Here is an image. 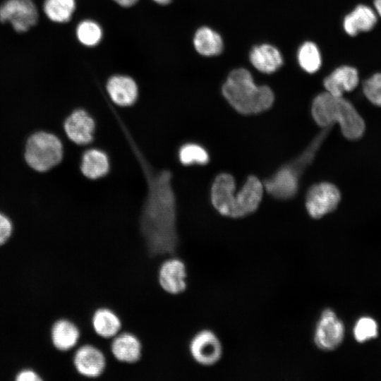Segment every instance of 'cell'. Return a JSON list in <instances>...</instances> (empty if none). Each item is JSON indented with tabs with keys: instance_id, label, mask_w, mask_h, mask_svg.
<instances>
[{
	"instance_id": "44dd1931",
	"label": "cell",
	"mask_w": 381,
	"mask_h": 381,
	"mask_svg": "<svg viewBox=\"0 0 381 381\" xmlns=\"http://www.w3.org/2000/svg\"><path fill=\"white\" fill-rule=\"evenodd\" d=\"M109 160L105 153L97 149L87 150L83 155L80 169L85 176L97 179L109 170Z\"/></svg>"
},
{
	"instance_id": "3957f363",
	"label": "cell",
	"mask_w": 381,
	"mask_h": 381,
	"mask_svg": "<svg viewBox=\"0 0 381 381\" xmlns=\"http://www.w3.org/2000/svg\"><path fill=\"white\" fill-rule=\"evenodd\" d=\"M312 115L315 122L322 127L337 122L342 134L349 140H358L365 132L363 119L343 96H334L327 92L318 95L313 102Z\"/></svg>"
},
{
	"instance_id": "277c9868",
	"label": "cell",
	"mask_w": 381,
	"mask_h": 381,
	"mask_svg": "<svg viewBox=\"0 0 381 381\" xmlns=\"http://www.w3.org/2000/svg\"><path fill=\"white\" fill-rule=\"evenodd\" d=\"M222 93L229 103L243 114L267 110L274 102L271 89L256 85L250 72L242 68L231 72L222 87Z\"/></svg>"
},
{
	"instance_id": "f546056e",
	"label": "cell",
	"mask_w": 381,
	"mask_h": 381,
	"mask_svg": "<svg viewBox=\"0 0 381 381\" xmlns=\"http://www.w3.org/2000/svg\"><path fill=\"white\" fill-rule=\"evenodd\" d=\"M18 381H39L41 379L32 370H22L16 377Z\"/></svg>"
},
{
	"instance_id": "e0dca14e",
	"label": "cell",
	"mask_w": 381,
	"mask_h": 381,
	"mask_svg": "<svg viewBox=\"0 0 381 381\" xmlns=\"http://www.w3.org/2000/svg\"><path fill=\"white\" fill-rule=\"evenodd\" d=\"M107 90L111 100L122 107L133 104L138 94L135 81L123 75L111 76L107 81Z\"/></svg>"
},
{
	"instance_id": "ba28073f",
	"label": "cell",
	"mask_w": 381,
	"mask_h": 381,
	"mask_svg": "<svg viewBox=\"0 0 381 381\" xmlns=\"http://www.w3.org/2000/svg\"><path fill=\"white\" fill-rule=\"evenodd\" d=\"M157 282L163 291L171 296L184 293L188 287V270L185 262L174 255L159 265Z\"/></svg>"
},
{
	"instance_id": "52a82bcc",
	"label": "cell",
	"mask_w": 381,
	"mask_h": 381,
	"mask_svg": "<svg viewBox=\"0 0 381 381\" xmlns=\"http://www.w3.org/2000/svg\"><path fill=\"white\" fill-rule=\"evenodd\" d=\"M188 349L193 361L203 367L215 365L224 353L220 338L213 330L207 328L200 329L193 335Z\"/></svg>"
},
{
	"instance_id": "8992f818",
	"label": "cell",
	"mask_w": 381,
	"mask_h": 381,
	"mask_svg": "<svg viewBox=\"0 0 381 381\" xmlns=\"http://www.w3.org/2000/svg\"><path fill=\"white\" fill-rule=\"evenodd\" d=\"M345 327L336 313L329 308L323 309L315 325L313 342L322 351H332L343 342Z\"/></svg>"
},
{
	"instance_id": "d4e9b609",
	"label": "cell",
	"mask_w": 381,
	"mask_h": 381,
	"mask_svg": "<svg viewBox=\"0 0 381 381\" xmlns=\"http://www.w3.org/2000/svg\"><path fill=\"white\" fill-rule=\"evenodd\" d=\"M298 59L301 68L310 73L317 71L321 66L320 52L311 42H306L300 47Z\"/></svg>"
},
{
	"instance_id": "484cf974",
	"label": "cell",
	"mask_w": 381,
	"mask_h": 381,
	"mask_svg": "<svg viewBox=\"0 0 381 381\" xmlns=\"http://www.w3.org/2000/svg\"><path fill=\"white\" fill-rule=\"evenodd\" d=\"M180 162L184 165L205 164L208 162L207 151L200 145L188 143L183 145L179 154Z\"/></svg>"
},
{
	"instance_id": "9c48e42d",
	"label": "cell",
	"mask_w": 381,
	"mask_h": 381,
	"mask_svg": "<svg viewBox=\"0 0 381 381\" xmlns=\"http://www.w3.org/2000/svg\"><path fill=\"white\" fill-rule=\"evenodd\" d=\"M38 20L32 0H7L0 6V21L8 22L18 32L28 31Z\"/></svg>"
},
{
	"instance_id": "7c38bea8",
	"label": "cell",
	"mask_w": 381,
	"mask_h": 381,
	"mask_svg": "<svg viewBox=\"0 0 381 381\" xmlns=\"http://www.w3.org/2000/svg\"><path fill=\"white\" fill-rule=\"evenodd\" d=\"M110 352L116 361L135 364L143 356V346L140 338L131 332H121L111 339Z\"/></svg>"
},
{
	"instance_id": "603a6c76",
	"label": "cell",
	"mask_w": 381,
	"mask_h": 381,
	"mask_svg": "<svg viewBox=\"0 0 381 381\" xmlns=\"http://www.w3.org/2000/svg\"><path fill=\"white\" fill-rule=\"evenodd\" d=\"M75 9V0H45L43 10L49 20L56 23L69 21Z\"/></svg>"
},
{
	"instance_id": "7a4b0ae2",
	"label": "cell",
	"mask_w": 381,
	"mask_h": 381,
	"mask_svg": "<svg viewBox=\"0 0 381 381\" xmlns=\"http://www.w3.org/2000/svg\"><path fill=\"white\" fill-rule=\"evenodd\" d=\"M234 177L226 173L218 175L212 186L211 200L214 208L222 215L239 218L255 212L263 193L260 180L250 176L236 194Z\"/></svg>"
},
{
	"instance_id": "1f68e13d",
	"label": "cell",
	"mask_w": 381,
	"mask_h": 381,
	"mask_svg": "<svg viewBox=\"0 0 381 381\" xmlns=\"http://www.w3.org/2000/svg\"><path fill=\"white\" fill-rule=\"evenodd\" d=\"M373 5L377 16L381 18V0H373Z\"/></svg>"
},
{
	"instance_id": "d6a6232c",
	"label": "cell",
	"mask_w": 381,
	"mask_h": 381,
	"mask_svg": "<svg viewBox=\"0 0 381 381\" xmlns=\"http://www.w3.org/2000/svg\"><path fill=\"white\" fill-rule=\"evenodd\" d=\"M155 3L161 5H167L169 4L171 0H153Z\"/></svg>"
},
{
	"instance_id": "4dcf8cb0",
	"label": "cell",
	"mask_w": 381,
	"mask_h": 381,
	"mask_svg": "<svg viewBox=\"0 0 381 381\" xmlns=\"http://www.w3.org/2000/svg\"><path fill=\"white\" fill-rule=\"evenodd\" d=\"M117 4L122 7H131L135 5L139 0H113Z\"/></svg>"
},
{
	"instance_id": "cb8c5ba5",
	"label": "cell",
	"mask_w": 381,
	"mask_h": 381,
	"mask_svg": "<svg viewBox=\"0 0 381 381\" xmlns=\"http://www.w3.org/2000/svg\"><path fill=\"white\" fill-rule=\"evenodd\" d=\"M103 32L101 26L92 20L81 21L76 28L78 41L86 47H95L102 40Z\"/></svg>"
},
{
	"instance_id": "8fae6325",
	"label": "cell",
	"mask_w": 381,
	"mask_h": 381,
	"mask_svg": "<svg viewBox=\"0 0 381 381\" xmlns=\"http://www.w3.org/2000/svg\"><path fill=\"white\" fill-rule=\"evenodd\" d=\"M73 363L77 373L89 379L101 377L107 366L104 353L92 344L80 346L74 353Z\"/></svg>"
},
{
	"instance_id": "f1b7e54d",
	"label": "cell",
	"mask_w": 381,
	"mask_h": 381,
	"mask_svg": "<svg viewBox=\"0 0 381 381\" xmlns=\"http://www.w3.org/2000/svg\"><path fill=\"white\" fill-rule=\"evenodd\" d=\"M13 230L9 218L0 212V246L4 244L11 236Z\"/></svg>"
},
{
	"instance_id": "2e32d148",
	"label": "cell",
	"mask_w": 381,
	"mask_h": 381,
	"mask_svg": "<svg viewBox=\"0 0 381 381\" xmlns=\"http://www.w3.org/2000/svg\"><path fill=\"white\" fill-rule=\"evenodd\" d=\"M377 23V14L375 9L365 4H358L344 19L343 27L350 36L360 32H369Z\"/></svg>"
},
{
	"instance_id": "6da1fadb",
	"label": "cell",
	"mask_w": 381,
	"mask_h": 381,
	"mask_svg": "<svg viewBox=\"0 0 381 381\" xmlns=\"http://www.w3.org/2000/svg\"><path fill=\"white\" fill-rule=\"evenodd\" d=\"M139 159L148 187L140 222L142 236L151 256L172 255L179 245V236L171 174L168 170L152 172L140 155Z\"/></svg>"
},
{
	"instance_id": "5b68a950",
	"label": "cell",
	"mask_w": 381,
	"mask_h": 381,
	"mask_svg": "<svg viewBox=\"0 0 381 381\" xmlns=\"http://www.w3.org/2000/svg\"><path fill=\"white\" fill-rule=\"evenodd\" d=\"M24 157L33 170L45 172L59 164L63 157V145L53 133L38 131L27 140Z\"/></svg>"
},
{
	"instance_id": "ac0fdd59",
	"label": "cell",
	"mask_w": 381,
	"mask_h": 381,
	"mask_svg": "<svg viewBox=\"0 0 381 381\" xmlns=\"http://www.w3.org/2000/svg\"><path fill=\"white\" fill-rule=\"evenodd\" d=\"M119 315L108 307H99L91 316V327L96 335L104 339H111L122 329Z\"/></svg>"
},
{
	"instance_id": "4316f807",
	"label": "cell",
	"mask_w": 381,
	"mask_h": 381,
	"mask_svg": "<svg viewBox=\"0 0 381 381\" xmlns=\"http://www.w3.org/2000/svg\"><path fill=\"white\" fill-rule=\"evenodd\" d=\"M377 324L370 317H362L356 322L353 327V337L358 342H364L377 337Z\"/></svg>"
},
{
	"instance_id": "d6986e66",
	"label": "cell",
	"mask_w": 381,
	"mask_h": 381,
	"mask_svg": "<svg viewBox=\"0 0 381 381\" xmlns=\"http://www.w3.org/2000/svg\"><path fill=\"white\" fill-rule=\"evenodd\" d=\"M80 338L79 327L67 319L57 320L52 329V339L54 346L61 351H67L74 348Z\"/></svg>"
},
{
	"instance_id": "5bb4252c",
	"label": "cell",
	"mask_w": 381,
	"mask_h": 381,
	"mask_svg": "<svg viewBox=\"0 0 381 381\" xmlns=\"http://www.w3.org/2000/svg\"><path fill=\"white\" fill-rule=\"evenodd\" d=\"M298 171L292 165L282 167L272 178L265 181L266 190L279 199L293 197L298 187Z\"/></svg>"
},
{
	"instance_id": "4fadbf2b",
	"label": "cell",
	"mask_w": 381,
	"mask_h": 381,
	"mask_svg": "<svg viewBox=\"0 0 381 381\" xmlns=\"http://www.w3.org/2000/svg\"><path fill=\"white\" fill-rule=\"evenodd\" d=\"M95 126L93 119L83 109L73 111L64 123L66 135L78 145H86L92 140Z\"/></svg>"
},
{
	"instance_id": "ffe728a7",
	"label": "cell",
	"mask_w": 381,
	"mask_h": 381,
	"mask_svg": "<svg viewBox=\"0 0 381 381\" xmlns=\"http://www.w3.org/2000/svg\"><path fill=\"white\" fill-rule=\"evenodd\" d=\"M252 64L260 71L271 73L277 71L282 64V57L279 52L270 44L255 47L250 54Z\"/></svg>"
},
{
	"instance_id": "9a60e30c",
	"label": "cell",
	"mask_w": 381,
	"mask_h": 381,
	"mask_svg": "<svg viewBox=\"0 0 381 381\" xmlns=\"http://www.w3.org/2000/svg\"><path fill=\"white\" fill-rule=\"evenodd\" d=\"M324 86L329 94L342 97L353 90L359 83L358 70L350 66H341L334 70L324 80Z\"/></svg>"
},
{
	"instance_id": "83f0119b",
	"label": "cell",
	"mask_w": 381,
	"mask_h": 381,
	"mask_svg": "<svg viewBox=\"0 0 381 381\" xmlns=\"http://www.w3.org/2000/svg\"><path fill=\"white\" fill-rule=\"evenodd\" d=\"M363 92L373 104L381 107V72L375 73L363 83Z\"/></svg>"
},
{
	"instance_id": "7402d4cb",
	"label": "cell",
	"mask_w": 381,
	"mask_h": 381,
	"mask_svg": "<svg viewBox=\"0 0 381 381\" xmlns=\"http://www.w3.org/2000/svg\"><path fill=\"white\" fill-rule=\"evenodd\" d=\"M193 44L199 54L206 56L217 55L223 49L221 36L207 27H202L196 31Z\"/></svg>"
},
{
	"instance_id": "30bf717a",
	"label": "cell",
	"mask_w": 381,
	"mask_h": 381,
	"mask_svg": "<svg viewBox=\"0 0 381 381\" xmlns=\"http://www.w3.org/2000/svg\"><path fill=\"white\" fill-rule=\"evenodd\" d=\"M341 199L339 189L332 183L313 185L306 195V209L310 216L319 219L334 211Z\"/></svg>"
}]
</instances>
